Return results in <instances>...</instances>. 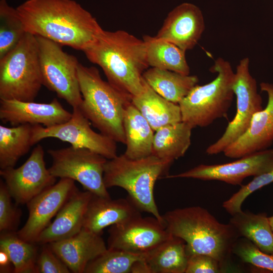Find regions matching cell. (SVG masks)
Here are the masks:
<instances>
[{
    "label": "cell",
    "instance_id": "ab89813d",
    "mask_svg": "<svg viewBox=\"0 0 273 273\" xmlns=\"http://www.w3.org/2000/svg\"><path fill=\"white\" fill-rule=\"evenodd\" d=\"M269 220L270 224L271 225L272 230L273 231V215L269 217Z\"/></svg>",
    "mask_w": 273,
    "mask_h": 273
},
{
    "label": "cell",
    "instance_id": "6da1fadb",
    "mask_svg": "<svg viewBox=\"0 0 273 273\" xmlns=\"http://www.w3.org/2000/svg\"><path fill=\"white\" fill-rule=\"evenodd\" d=\"M16 10L26 32L83 52L104 30L74 0H27Z\"/></svg>",
    "mask_w": 273,
    "mask_h": 273
},
{
    "label": "cell",
    "instance_id": "e0dca14e",
    "mask_svg": "<svg viewBox=\"0 0 273 273\" xmlns=\"http://www.w3.org/2000/svg\"><path fill=\"white\" fill-rule=\"evenodd\" d=\"M71 116L56 98L48 103L0 100L1 121L14 126L28 124L50 127L66 122Z\"/></svg>",
    "mask_w": 273,
    "mask_h": 273
},
{
    "label": "cell",
    "instance_id": "d4e9b609",
    "mask_svg": "<svg viewBox=\"0 0 273 273\" xmlns=\"http://www.w3.org/2000/svg\"><path fill=\"white\" fill-rule=\"evenodd\" d=\"M188 258L186 242L172 235L144 255L151 273H185Z\"/></svg>",
    "mask_w": 273,
    "mask_h": 273
},
{
    "label": "cell",
    "instance_id": "277c9868",
    "mask_svg": "<svg viewBox=\"0 0 273 273\" xmlns=\"http://www.w3.org/2000/svg\"><path fill=\"white\" fill-rule=\"evenodd\" d=\"M78 77L82 113L100 133L125 144L123 116L131 97L104 80L95 67L79 63Z\"/></svg>",
    "mask_w": 273,
    "mask_h": 273
},
{
    "label": "cell",
    "instance_id": "5b68a950",
    "mask_svg": "<svg viewBox=\"0 0 273 273\" xmlns=\"http://www.w3.org/2000/svg\"><path fill=\"white\" fill-rule=\"evenodd\" d=\"M172 163L153 155L138 159L117 155L108 159L105 165L104 184L107 188H123L141 211L150 213L163 222L155 201L154 188L156 180L167 172Z\"/></svg>",
    "mask_w": 273,
    "mask_h": 273
},
{
    "label": "cell",
    "instance_id": "52a82bcc",
    "mask_svg": "<svg viewBox=\"0 0 273 273\" xmlns=\"http://www.w3.org/2000/svg\"><path fill=\"white\" fill-rule=\"evenodd\" d=\"M42 85L36 37L26 32L0 58V100L33 101Z\"/></svg>",
    "mask_w": 273,
    "mask_h": 273
},
{
    "label": "cell",
    "instance_id": "74e56055",
    "mask_svg": "<svg viewBox=\"0 0 273 273\" xmlns=\"http://www.w3.org/2000/svg\"><path fill=\"white\" fill-rule=\"evenodd\" d=\"M11 264H13L8 254L5 251L0 249V272H10Z\"/></svg>",
    "mask_w": 273,
    "mask_h": 273
},
{
    "label": "cell",
    "instance_id": "2e32d148",
    "mask_svg": "<svg viewBox=\"0 0 273 273\" xmlns=\"http://www.w3.org/2000/svg\"><path fill=\"white\" fill-rule=\"evenodd\" d=\"M268 96L266 107L256 113L246 131L223 151L230 158L242 157L268 149L273 144V84H260Z\"/></svg>",
    "mask_w": 273,
    "mask_h": 273
},
{
    "label": "cell",
    "instance_id": "d590c367",
    "mask_svg": "<svg viewBox=\"0 0 273 273\" xmlns=\"http://www.w3.org/2000/svg\"><path fill=\"white\" fill-rule=\"evenodd\" d=\"M38 255L36 273H69L68 266L57 256L48 244H43Z\"/></svg>",
    "mask_w": 273,
    "mask_h": 273
},
{
    "label": "cell",
    "instance_id": "4fadbf2b",
    "mask_svg": "<svg viewBox=\"0 0 273 273\" xmlns=\"http://www.w3.org/2000/svg\"><path fill=\"white\" fill-rule=\"evenodd\" d=\"M44 152L38 145L20 167L0 170V175L17 204H27L56 183V177L46 167Z\"/></svg>",
    "mask_w": 273,
    "mask_h": 273
},
{
    "label": "cell",
    "instance_id": "ac0fdd59",
    "mask_svg": "<svg viewBox=\"0 0 273 273\" xmlns=\"http://www.w3.org/2000/svg\"><path fill=\"white\" fill-rule=\"evenodd\" d=\"M204 29L200 9L194 4L184 3L169 13L156 36L186 52L196 46Z\"/></svg>",
    "mask_w": 273,
    "mask_h": 273
},
{
    "label": "cell",
    "instance_id": "9a60e30c",
    "mask_svg": "<svg viewBox=\"0 0 273 273\" xmlns=\"http://www.w3.org/2000/svg\"><path fill=\"white\" fill-rule=\"evenodd\" d=\"M74 180L66 178L60 180L35 196L26 204L28 219L16 232L22 239L35 243L41 233L50 224L70 196L76 190Z\"/></svg>",
    "mask_w": 273,
    "mask_h": 273
},
{
    "label": "cell",
    "instance_id": "e575fe53",
    "mask_svg": "<svg viewBox=\"0 0 273 273\" xmlns=\"http://www.w3.org/2000/svg\"><path fill=\"white\" fill-rule=\"evenodd\" d=\"M12 196L3 180L0 181V232H17L21 216L20 209L15 207Z\"/></svg>",
    "mask_w": 273,
    "mask_h": 273
},
{
    "label": "cell",
    "instance_id": "603a6c76",
    "mask_svg": "<svg viewBox=\"0 0 273 273\" xmlns=\"http://www.w3.org/2000/svg\"><path fill=\"white\" fill-rule=\"evenodd\" d=\"M131 102L154 131L165 125L182 121L179 104L161 97L145 81L143 91L131 98Z\"/></svg>",
    "mask_w": 273,
    "mask_h": 273
},
{
    "label": "cell",
    "instance_id": "d6a6232c",
    "mask_svg": "<svg viewBox=\"0 0 273 273\" xmlns=\"http://www.w3.org/2000/svg\"><path fill=\"white\" fill-rule=\"evenodd\" d=\"M232 253L244 262L273 272V254L261 251L245 238L240 237L237 240L233 246Z\"/></svg>",
    "mask_w": 273,
    "mask_h": 273
},
{
    "label": "cell",
    "instance_id": "d6986e66",
    "mask_svg": "<svg viewBox=\"0 0 273 273\" xmlns=\"http://www.w3.org/2000/svg\"><path fill=\"white\" fill-rule=\"evenodd\" d=\"M101 236L83 228L71 237L48 244L71 272L84 273L88 263L108 248Z\"/></svg>",
    "mask_w": 273,
    "mask_h": 273
},
{
    "label": "cell",
    "instance_id": "8992f818",
    "mask_svg": "<svg viewBox=\"0 0 273 273\" xmlns=\"http://www.w3.org/2000/svg\"><path fill=\"white\" fill-rule=\"evenodd\" d=\"M211 71L217 73L215 78L195 85L178 104L182 121L193 128L207 126L226 116L233 100L235 72L230 63L217 58Z\"/></svg>",
    "mask_w": 273,
    "mask_h": 273
},
{
    "label": "cell",
    "instance_id": "484cf974",
    "mask_svg": "<svg viewBox=\"0 0 273 273\" xmlns=\"http://www.w3.org/2000/svg\"><path fill=\"white\" fill-rule=\"evenodd\" d=\"M192 129L183 121L159 128L154 134L152 155L172 162L183 157L191 145Z\"/></svg>",
    "mask_w": 273,
    "mask_h": 273
},
{
    "label": "cell",
    "instance_id": "83f0119b",
    "mask_svg": "<svg viewBox=\"0 0 273 273\" xmlns=\"http://www.w3.org/2000/svg\"><path fill=\"white\" fill-rule=\"evenodd\" d=\"M34 125H0V168L14 167L19 159L35 145Z\"/></svg>",
    "mask_w": 273,
    "mask_h": 273
},
{
    "label": "cell",
    "instance_id": "30bf717a",
    "mask_svg": "<svg viewBox=\"0 0 273 273\" xmlns=\"http://www.w3.org/2000/svg\"><path fill=\"white\" fill-rule=\"evenodd\" d=\"M233 89L236 97L237 111L221 136L206 150L208 155L223 152L247 129L253 115L261 110L262 99L257 91L256 80L249 71V59L241 60L235 72Z\"/></svg>",
    "mask_w": 273,
    "mask_h": 273
},
{
    "label": "cell",
    "instance_id": "1f68e13d",
    "mask_svg": "<svg viewBox=\"0 0 273 273\" xmlns=\"http://www.w3.org/2000/svg\"><path fill=\"white\" fill-rule=\"evenodd\" d=\"M144 256L107 248L87 265L84 273H130L133 263Z\"/></svg>",
    "mask_w": 273,
    "mask_h": 273
},
{
    "label": "cell",
    "instance_id": "44dd1931",
    "mask_svg": "<svg viewBox=\"0 0 273 273\" xmlns=\"http://www.w3.org/2000/svg\"><path fill=\"white\" fill-rule=\"evenodd\" d=\"M141 214L129 199L113 200L93 195L85 214L83 228L97 234L109 226L124 222Z\"/></svg>",
    "mask_w": 273,
    "mask_h": 273
},
{
    "label": "cell",
    "instance_id": "7402d4cb",
    "mask_svg": "<svg viewBox=\"0 0 273 273\" xmlns=\"http://www.w3.org/2000/svg\"><path fill=\"white\" fill-rule=\"evenodd\" d=\"M123 127L126 145L123 154L126 157L138 159L152 155L154 130L131 101L124 111Z\"/></svg>",
    "mask_w": 273,
    "mask_h": 273
},
{
    "label": "cell",
    "instance_id": "f35d334b",
    "mask_svg": "<svg viewBox=\"0 0 273 273\" xmlns=\"http://www.w3.org/2000/svg\"><path fill=\"white\" fill-rule=\"evenodd\" d=\"M130 273H151V272L144 258L133 263Z\"/></svg>",
    "mask_w": 273,
    "mask_h": 273
},
{
    "label": "cell",
    "instance_id": "9c48e42d",
    "mask_svg": "<svg viewBox=\"0 0 273 273\" xmlns=\"http://www.w3.org/2000/svg\"><path fill=\"white\" fill-rule=\"evenodd\" d=\"M48 153L53 161L49 170L54 176L76 181L93 195L110 197L103 178L107 158L90 150L71 146L50 149Z\"/></svg>",
    "mask_w": 273,
    "mask_h": 273
},
{
    "label": "cell",
    "instance_id": "f1b7e54d",
    "mask_svg": "<svg viewBox=\"0 0 273 273\" xmlns=\"http://www.w3.org/2000/svg\"><path fill=\"white\" fill-rule=\"evenodd\" d=\"M147 61L149 66L189 75L190 67L186 52L174 44L155 36L145 35Z\"/></svg>",
    "mask_w": 273,
    "mask_h": 273
},
{
    "label": "cell",
    "instance_id": "4316f807",
    "mask_svg": "<svg viewBox=\"0 0 273 273\" xmlns=\"http://www.w3.org/2000/svg\"><path fill=\"white\" fill-rule=\"evenodd\" d=\"M231 216L229 223L239 238H245L261 251L273 254V231L266 213H253L242 210Z\"/></svg>",
    "mask_w": 273,
    "mask_h": 273
},
{
    "label": "cell",
    "instance_id": "7c38bea8",
    "mask_svg": "<svg viewBox=\"0 0 273 273\" xmlns=\"http://www.w3.org/2000/svg\"><path fill=\"white\" fill-rule=\"evenodd\" d=\"M108 233V249L144 256L171 235L156 217H143L142 215L110 226Z\"/></svg>",
    "mask_w": 273,
    "mask_h": 273
},
{
    "label": "cell",
    "instance_id": "3957f363",
    "mask_svg": "<svg viewBox=\"0 0 273 273\" xmlns=\"http://www.w3.org/2000/svg\"><path fill=\"white\" fill-rule=\"evenodd\" d=\"M162 215L169 233L186 242L189 256L209 255L227 270L233 246L239 238L229 223L220 222L207 209L198 206L175 209Z\"/></svg>",
    "mask_w": 273,
    "mask_h": 273
},
{
    "label": "cell",
    "instance_id": "836d02e7",
    "mask_svg": "<svg viewBox=\"0 0 273 273\" xmlns=\"http://www.w3.org/2000/svg\"><path fill=\"white\" fill-rule=\"evenodd\" d=\"M273 182V168L269 171L254 176L249 183L241 186L222 204L223 208L231 215L242 210V205L245 199L252 193Z\"/></svg>",
    "mask_w": 273,
    "mask_h": 273
},
{
    "label": "cell",
    "instance_id": "4dcf8cb0",
    "mask_svg": "<svg viewBox=\"0 0 273 273\" xmlns=\"http://www.w3.org/2000/svg\"><path fill=\"white\" fill-rule=\"evenodd\" d=\"M26 32L16 8L0 0V58L14 48Z\"/></svg>",
    "mask_w": 273,
    "mask_h": 273
},
{
    "label": "cell",
    "instance_id": "f546056e",
    "mask_svg": "<svg viewBox=\"0 0 273 273\" xmlns=\"http://www.w3.org/2000/svg\"><path fill=\"white\" fill-rule=\"evenodd\" d=\"M35 244L22 239L16 232L1 233L0 249L8 254L15 273H36L38 254Z\"/></svg>",
    "mask_w": 273,
    "mask_h": 273
},
{
    "label": "cell",
    "instance_id": "5bb4252c",
    "mask_svg": "<svg viewBox=\"0 0 273 273\" xmlns=\"http://www.w3.org/2000/svg\"><path fill=\"white\" fill-rule=\"evenodd\" d=\"M273 168V148L257 152L233 162L221 164H200L187 171L166 178H192L216 180L240 185L249 176H256Z\"/></svg>",
    "mask_w": 273,
    "mask_h": 273
},
{
    "label": "cell",
    "instance_id": "cb8c5ba5",
    "mask_svg": "<svg viewBox=\"0 0 273 273\" xmlns=\"http://www.w3.org/2000/svg\"><path fill=\"white\" fill-rule=\"evenodd\" d=\"M143 78L158 94L176 104H179L199 81L196 75L154 67L147 69L143 73Z\"/></svg>",
    "mask_w": 273,
    "mask_h": 273
},
{
    "label": "cell",
    "instance_id": "7a4b0ae2",
    "mask_svg": "<svg viewBox=\"0 0 273 273\" xmlns=\"http://www.w3.org/2000/svg\"><path fill=\"white\" fill-rule=\"evenodd\" d=\"M83 52L90 62L102 68L115 88L131 98L142 93L143 74L149 67L143 39L122 30H104Z\"/></svg>",
    "mask_w": 273,
    "mask_h": 273
},
{
    "label": "cell",
    "instance_id": "ffe728a7",
    "mask_svg": "<svg viewBox=\"0 0 273 273\" xmlns=\"http://www.w3.org/2000/svg\"><path fill=\"white\" fill-rule=\"evenodd\" d=\"M76 190L59 210L52 222L41 233L35 243L41 245L71 237L83 228L85 214L93 196Z\"/></svg>",
    "mask_w": 273,
    "mask_h": 273
},
{
    "label": "cell",
    "instance_id": "ba28073f",
    "mask_svg": "<svg viewBox=\"0 0 273 273\" xmlns=\"http://www.w3.org/2000/svg\"><path fill=\"white\" fill-rule=\"evenodd\" d=\"M36 37L43 85L72 108L79 107L82 101L78 77L80 63L74 56L65 52L62 45Z\"/></svg>",
    "mask_w": 273,
    "mask_h": 273
},
{
    "label": "cell",
    "instance_id": "8fae6325",
    "mask_svg": "<svg viewBox=\"0 0 273 273\" xmlns=\"http://www.w3.org/2000/svg\"><path fill=\"white\" fill-rule=\"evenodd\" d=\"M90 124L79 107L73 108L71 117L65 122L50 127L34 125L33 140L36 144L46 138H56L74 147L90 150L107 159L116 157L117 142L95 131Z\"/></svg>",
    "mask_w": 273,
    "mask_h": 273
},
{
    "label": "cell",
    "instance_id": "8d00e7d4",
    "mask_svg": "<svg viewBox=\"0 0 273 273\" xmlns=\"http://www.w3.org/2000/svg\"><path fill=\"white\" fill-rule=\"evenodd\" d=\"M225 272L220 263L209 255L193 254L189 256L185 273H219Z\"/></svg>",
    "mask_w": 273,
    "mask_h": 273
}]
</instances>
